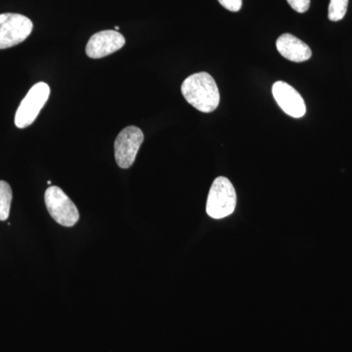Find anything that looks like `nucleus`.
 <instances>
[{"instance_id":"nucleus-4","label":"nucleus","mask_w":352,"mask_h":352,"mask_svg":"<svg viewBox=\"0 0 352 352\" xmlns=\"http://www.w3.org/2000/svg\"><path fill=\"white\" fill-rule=\"evenodd\" d=\"M50 95L47 83H36L29 90L15 115V124L18 129H25L36 120L41 109L45 105Z\"/></svg>"},{"instance_id":"nucleus-10","label":"nucleus","mask_w":352,"mask_h":352,"mask_svg":"<svg viewBox=\"0 0 352 352\" xmlns=\"http://www.w3.org/2000/svg\"><path fill=\"white\" fill-rule=\"evenodd\" d=\"M13 193L10 185L0 180V221L8 219Z\"/></svg>"},{"instance_id":"nucleus-13","label":"nucleus","mask_w":352,"mask_h":352,"mask_svg":"<svg viewBox=\"0 0 352 352\" xmlns=\"http://www.w3.org/2000/svg\"><path fill=\"white\" fill-rule=\"evenodd\" d=\"M219 1L224 8L231 12H238L242 7V0H219Z\"/></svg>"},{"instance_id":"nucleus-6","label":"nucleus","mask_w":352,"mask_h":352,"mask_svg":"<svg viewBox=\"0 0 352 352\" xmlns=\"http://www.w3.org/2000/svg\"><path fill=\"white\" fill-rule=\"evenodd\" d=\"M143 141L144 134L138 126H127L120 132L115 141V159L120 168H131Z\"/></svg>"},{"instance_id":"nucleus-2","label":"nucleus","mask_w":352,"mask_h":352,"mask_svg":"<svg viewBox=\"0 0 352 352\" xmlns=\"http://www.w3.org/2000/svg\"><path fill=\"white\" fill-rule=\"evenodd\" d=\"M237 205V195L228 178H215L207 201V214L214 219H222L232 214Z\"/></svg>"},{"instance_id":"nucleus-12","label":"nucleus","mask_w":352,"mask_h":352,"mask_svg":"<svg viewBox=\"0 0 352 352\" xmlns=\"http://www.w3.org/2000/svg\"><path fill=\"white\" fill-rule=\"evenodd\" d=\"M289 6L298 13H305L309 9L310 0H287Z\"/></svg>"},{"instance_id":"nucleus-11","label":"nucleus","mask_w":352,"mask_h":352,"mask_svg":"<svg viewBox=\"0 0 352 352\" xmlns=\"http://www.w3.org/2000/svg\"><path fill=\"white\" fill-rule=\"evenodd\" d=\"M349 6V0H330L328 8V18L332 22L344 19Z\"/></svg>"},{"instance_id":"nucleus-7","label":"nucleus","mask_w":352,"mask_h":352,"mask_svg":"<svg viewBox=\"0 0 352 352\" xmlns=\"http://www.w3.org/2000/svg\"><path fill=\"white\" fill-rule=\"evenodd\" d=\"M126 38L117 31H102L94 34L88 41L87 54L92 59H100L122 50Z\"/></svg>"},{"instance_id":"nucleus-14","label":"nucleus","mask_w":352,"mask_h":352,"mask_svg":"<svg viewBox=\"0 0 352 352\" xmlns=\"http://www.w3.org/2000/svg\"><path fill=\"white\" fill-rule=\"evenodd\" d=\"M115 30H116V31H117V32H118V31H119V30H120V27H117V25H116V27H115Z\"/></svg>"},{"instance_id":"nucleus-8","label":"nucleus","mask_w":352,"mask_h":352,"mask_svg":"<svg viewBox=\"0 0 352 352\" xmlns=\"http://www.w3.org/2000/svg\"><path fill=\"white\" fill-rule=\"evenodd\" d=\"M272 94L279 107L287 115L300 119L307 113V106L302 95L285 82H276L273 85Z\"/></svg>"},{"instance_id":"nucleus-5","label":"nucleus","mask_w":352,"mask_h":352,"mask_svg":"<svg viewBox=\"0 0 352 352\" xmlns=\"http://www.w3.org/2000/svg\"><path fill=\"white\" fill-rule=\"evenodd\" d=\"M32 22L24 15L16 13L0 14V50L22 43L32 34Z\"/></svg>"},{"instance_id":"nucleus-1","label":"nucleus","mask_w":352,"mask_h":352,"mask_svg":"<svg viewBox=\"0 0 352 352\" xmlns=\"http://www.w3.org/2000/svg\"><path fill=\"white\" fill-rule=\"evenodd\" d=\"M182 92L185 100L200 112L212 113L219 107V87L214 78L205 72L188 76L182 83Z\"/></svg>"},{"instance_id":"nucleus-9","label":"nucleus","mask_w":352,"mask_h":352,"mask_svg":"<svg viewBox=\"0 0 352 352\" xmlns=\"http://www.w3.org/2000/svg\"><path fill=\"white\" fill-rule=\"evenodd\" d=\"M276 47L282 56L296 63L307 61L312 56L309 46L291 34L280 36L276 41Z\"/></svg>"},{"instance_id":"nucleus-3","label":"nucleus","mask_w":352,"mask_h":352,"mask_svg":"<svg viewBox=\"0 0 352 352\" xmlns=\"http://www.w3.org/2000/svg\"><path fill=\"white\" fill-rule=\"evenodd\" d=\"M44 200L51 217L60 226L72 227L80 219L78 208L59 187H48Z\"/></svg>"}]
</instances>
